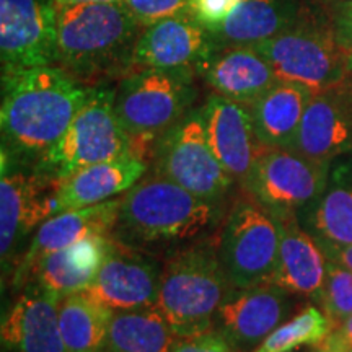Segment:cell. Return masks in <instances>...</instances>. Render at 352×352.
I'll list each match as a JSON object with an SVG mask.
<instances>
[{"label": "cell", "mask_w": 352, "mask_h": 352, "mask_svg": "<svg viewBox=\"0 0 352 352\" xmlns=\"http://www.w3.org/2000/svg\"><path fill=\"white\" fill-rule=\"evenodd\" d=\"M212 34L192 16H178L145 26L131 56L138 69L195 70L217 50Z\"/></svg>", "instance_id": "obj_15"}, {"label": "cell", "mask_w": 352, "mask_h": 352, "mask_svg": "<svg viewBox=\"0 0 352 352\" xmlns=\"http://www.w3.org/2000/svg\"><path fill=\"white\" fill-rule=\"evenodd\" d=\"M134 153L140 155L114 109V90L95 87L90 100L76 114L59 142L39 158L38 166L43 175L63 182L85 166Z\"/></svg>", "instance_id": "obj_6"}, {"label": "cell", "mask_w": 352, "mask_h": 352, "mask_svg": "<svg viewBox=\"0 0 352 352\" xmlns=\"http://www.w3.org/2000/svg\"><path fill=\"white\" fill-rule=\"evenodd\" d=\"M272 215L279 228V253L271 283L292 296L316 300L327 277V254L318 240L302 230L294 212Z\"/></svg>", "instance_id": "obj_20"}, {"label": "cell", "mask_w": 352, "mask_h": 352, "mask_svg": "<svg viewBox=\"0 0 352 352\" xmlns=\"http://www.w3.org/2000/svg\"><path fill=\"white\" fill-rule=\"evenodd\" d=\"M316 352H327V351H323V349H318Z\"/></svg>", "instance_id": "obj_41"}, {"label": "cell", "mask_w": 352, "mask_h": 352, "mask_svg": "<svg viewBox=\"0 0 352 352\" xmlns=\"http://www.w3.org/2000/svg\"><path fill=\"white\" fill-rule=\"evenodd\" d=\"M328 168L290 148L259 145L243 186L271 212H294L323 195Z\"/></svg>", "instance_id": "obj_10"}, {"label": "cell", "mask_w": 352, "mask_h": 352, "mask_svg": "<svg viewBox=\"0 0 352 352\" xmlns=\"http://www.w3.org/2000/svg\"><path fill=\"white\" fill-rule=\"evenodd\" d=\"M122 6L142 26L178 16H191L192 0H122Z\"/></svg>", "instance_id": "obj_31"}, {"label": "cell", "mask_w": 352, "mask_h": 352, "mask_svg": "<svg viewBox=\"0 0 352 352\" xmlns=\"http://www.w3.org/2000/svg\"><path fill=\"white\" fill-rule=\"evenodd\" d=\"M292 294L267 283L232 289L215 316V331L236 352H253L292 311Z\"/></svg>", "instance_id": "obj_13"}, {"label": "cell", "mask_w": 352, "mask_h": 352, "mask_svg": "<svg viewBox=\"0 0 352 352\" xmlns=\"http://www.w3.org/2000/svg\"><path fill=\"white\" fill-rule=\"evenodd\" d=\"M318 347H320V349L327 351V352H352V347H349V346L328 344V342H321Z\"/></svg>", "instance_id": "obj_39"}, {"label": "cell", "mask_w": 352, "mask_h": 352, "mask_svg": "<svg viewBox=\"0 0 352 352\" xmlns=\"http://www.w3.org/2000/svg\"><path fill=\"white\" fill-rule=\"evenodd\" d=\"M314 15L303 0H240L210 34L219 46H256Z\"/></svg>", "instance_id": "obj_23"}, {"label": "cell", "mask_w": 352, "mask_h": 352, "mask_svg": "<svg viewBox=\"0 0 352 352\" xmlns=\"http://www.w3.org/2000/svg\"><path fill=\"white\" fill-rule=\"evenodd\" d=\"M145 170L147 160L138 153L85 166L63 182H57L52 196V212L56 215L111 201L129 191L142 178Z\"/></svg>", "instance_id": "obj_22"}, {"label": "cell", "mask_w": 352, "mask_h": 352, "mask_svg": "<svg viewBox=\"0 0 352 352\" xmlns=\"http://www.w3.org/2000/svg\"><path fill=\"white\" fill-rule=\"evenodd\" d=\"M214 202L162 176H148L121 196L109 236L140 252L188 246L212 226Z\"/></svg>", "instance_id": "obj_2"}, {"label": "cell", "mask_w": 352, "mask_h": 352, "mask_svg": "<svg viewBox=\"0 0 352 352\" xmlns=\"http://www.w3.org/2000/svg\"><path fill=\"white\" fill-rule=\"evenodd\" d=\"M316 240L320 241L321 248H323L328 259H331V261L341 264L346 270L352 271V245H338L321 239Z\"/></svg>", "instance_id": "obj_35"}, {"label": "cell", "mask_w": 352, "mask_h": 352, "mask_svg": "<svg viewBox=\"0 0 352 352\" xmlns=\"http://www.w3.org/2000/svg\"><path fill=\"white\" fill-rule=\"evenodd\" d=\"M290 151L320 165L352 151V101L341 85L315 91Z\"/></svg>", "instance_id": "obj_16"}, {"label": "cell", "mask_w": 352, "mask_h": 352, "mask_svg": "<svg viewBox=\"0 0 352 352\" xmlns=\"http://www.w3.org/2000/svg\"><path fill=\"white\" fill-rule=\"evenodd\" d=\"M279 228L272 212L252 196L228 210L219 235L217 254L233 289L267 284L276 271Z\"/></svg>", "instance_id": "obj_8"}, {"label": "cell", "mask_w": 352, "mask_h": 352, "mask_svg": "<svg viewBox=\"0 0 352 352\" xmlns=\"http://www.w3.org/2000/svg\"><path fill=\"white\" fill-rule=\"evenodd\" d=\"M323 342L352 347V315L342 321L341 324H338L336 328H333V331L329 333V336Z\"/></svg>", "instance_id": "obj_36"}, {"label": "cell", "mask_w": 352, "mask_h": 352, "mask_svg": "<svg viewBox=\"0 0 352 352\" xmlns=\"http://www.w3.org/2000/svg\"><path fill=\"white\" fill-rule=\"evenodd\" d=\"M94 91L57 65L2 72V151L39 160Z\"/></svg>", "instance_id": "obj_1"}, {"label": "cell", "mask_w": 352, "mask_h": 352, "mask_svg": "<svg viewBox=\"0 0 352 352\" xmlns=\"http://www.w3.org/2000/svg\"><path fill=\"white\" fill-rule=\"evenodd\" d=\"M111 236L91 235L77 243L50 253L32 270L34 284L54 292L60 298L83 292L94 283L101 263L107 256Z\"/></svg>", "instance_id": "obj_24"}, {"label": "cell", "mask_w": 352, "mask_h": 352, "mask_svg": "<svg viewBox=\"0 0 352 352\" xmlns=\"http://www.w3.org/2000/svg\"><path fill=\"white\" fill-rule=\"evenodd\" d=\"M2 72L56 65L52 0H0Z\"/></svg>", "instance_id": "obj_11"}, {"label": "cell", "mask_w": 352, "mask_h": 352, "mask_svg": "<svg viewBox=\"0 0 352 352\" xmlns=\"http://www.w3.org/2000/svg\"><path fill=\"white\" fill-rule=\"evenodd\" d=\"M316 300L333 323V328L352 315V271L328 259L327 277Z\"/></svg>", "instance_id": "obj_30"}, {"label": "cell", "mask_w": 352, "mask_h": 352, "mask_svg": "<svg viewBox=\"0 0 352 352\" xmlns=\"http://www.w3.org/2000/svg\"><path fill=\"white\" fill-rule=\"evenodd\" d=\"M328 3H334V2H346V0H327Z\"/></svg>", "instance_id": "obj_40"}, {"label": "cell", "mask_w": 352, "mask_h": 352, "mask_svg": "<svg viewBox=\"0 0 352 352\" xmlns=\"http://www.w3.org/2000/svg\"><path fill=\"white\" fill-rule=\"evenodd\" d=\"M152 157L155 175L204 199H219L235 183L210 147L201 109L189 111L162 134Z\"/></svg>", "instance_id": "obj_9"}, {"label": "cell", "mask_w": 352, "mask_h": 352, "mask_svg": "<svg viewBox=\"0 0 352 352\" xmlns=\"http://www.w3.org/2000/svg\"><path fill=\"white\" fill-rule=\"evenodd\" d=\"M121 197L77 210H65L44 220L34 232L32 243L16 267V280L23 283L32 274L38 259L59 252L91 235H111L120 212Z\"/></svg>", "instance_id": "obj_21"}, {"label": "cell", "mask_w": 352, "mask_h": 352, "mask_svg": "<svg viewBox=\"0 0 352 352\" xmlns=\"http://www.w3.org/2000/svg\"><path fill=\"white\" fill-rule=\"evenodd\" d=\"M57 182L50 176L25 173L12 168L2 155V179H0V254L2 263L12 258L16 245L38 228L44 220L54 215L52 196Z\"/></svg>", "instance_id": "obj_14"}, {"label": "cell", "mask_w": 352, "mask_h": 352, "mask_svg": "<svg viewBox=\"0 0 352 352\" xmlns=\"http://www.w3.org/2000/svg\"><path fill=\"white\" fill-rule=\"evenodd\" d=\"M342 87L346 88L347 95H349V98L352 101V56L351 54L347 57V70H346L344 82H342Z\"/></svg>", "instance_id": "obj_38"}, {"label": "cell", "mask_w": 352, "mask_h": 352, "mask_svg": "<svg viewBox=\"0 0 352 352\" xmlns=\"http://www.w3.org/2000/svg\"><path fill=\"white\" fill-rule=\"evenodd\" d=\"M56 6H77V3H121L122 0H52Z\"/></svg>", "instance_id": "obj_37"}, {"label": "cell", "mask_w": 352, "mask_h": 352, "mask_svg": "<svg viewBox=\"0 0 352 352\" xmlns=\"http://www.w3.org/2000/svg\"><path fill=\"white\" fill-rule=\"evenodd\" d=\"M240 0H192L191 16L210 33L235 10Z\"/></svg>", "instance_id": "obj_32"}, {"label": "cell", "mask_w": 352, "mask_h": 352, "mask_svg": "<svg viewBox=\"0 0 352 352\" xmlns=\"http://www.w3.org/2000/svg\"><path fill=\"white\" fill-rule=\"evenodd\" d=\"M111 315L83 292L60 298L59 324L67 352H103Z\"/></svg>", "instance_id": "obj_27"}, {"label": "cell", "mask_w": 352, "mask_h": 352, "mask_svg": "<svg viewBox=\"0 0 352 352\" xmlns=\"http://www.w3.org/2000/svg\"><path fill=\"white\" fill-rule=\"evenodd\" d=\"M314 94L300 83L279 80L250 104L258 142L264 147L290 148Z\"/></svg>", "instance_id": "obj_25"}, {"label": "cell", "mask_w": 352, "mask_h": 352, "mask_svg": "<svg viewBox=\"0 0 352 352\" xmlns=\"http://www.w3.org/2000/svg\"><path fill=\"white\" fill-rule=\"evenodd\" d=\"M328 20L336 41L352 56V0L329 3Z\"/></svg>", "instance_id": "obj_33"}, {"label": "cell", "mask_w": 352, "mask_h": 352, "mask_svg": "<svg viewBox=\"0 0 352 352\" xmlns=\"http://www.w3.org/2000/svg\"><path fill=\"white\" fill-rule=\"evenodd\" d=\"M178 340L157 305L113 311L103 352H171Z\"/></svg>", "instance_id": "obj_26"}, {"label": "cell", "mask_w": 352, "mask_h": 352, "mask_svg": "<svg viewBox=\"0 0 352 352\" xmlns=\"http://www.w3.org/2000/svg\"><path fill=\"white\" fill-rule=\"evenodd\" d=\"M171 352H236L219 331L179 338Z\"/></svg>", "instance_id": "obj_34"}, {"label": "cell", "mask_w": 352, "mask_h": 352, "mask_svg": "<svg viewBox=\"0 0 352 352\" xmlns=\"http://www.w3.org/2000/svg\"><path fill=\"white\" fill-rule=\"evenodd\" d=\"M59 300L39 287L25 290L2 320L0 338L10 352H67L60 334Z\"/></svg>", "instance_id": "obj_18"}, {"label": "cell", "mask_w": 352, "mask_h": 352, "mask_svg": "<svg viewBox=\"0 0 352 352\" xmlns=\"http://www.w3.org/2000/svg\"><path fill=\"white\" fill-rule=\"evenodd\" d=\"M318 239L352 245V186H334L321 196L314 212Z\"/></svg>", "instance_id": "obj_29"}, {"label": "cell", "mask_w": 352, "mask_h": 352, "mask_svg": "<svg viewBox=\"0 0 352 352\" xmlns=\"http://www.w3.org/2000/svg\"><path fill=\"white\" fill-rule=\"evenodd\" d=\"M144 28L122 3L56 6V65L76 78L131 65Z\"/></svg>", "instance_id": "obj_3"}, {"label": "cell", "mask_w": 352, "mask_h": 352, "mask_svg": "<svg viewBox=\"0 0 352 352\" xmlns=\"http://www.w3.org/2000/svg\"><path fill=\"white\" fill-rule=\"evenodd\" d=\"M214 94L236 103H254L279 82L272 65L253 46H219L197 67Z\"/></svg>", "instance_id": "obj_19"}, {"label": "cell", "mask_w": 352, "mask_h": 352, "mask_svg": "<svg viewBox=\"0 0 352 352\" xmlns=\"http://www.w3.org/2000/svg\"><path fill=\"white\" fill-rule=\"evenodd\" d=\"M160 276L155 259L111 239L94 283L83 294L111 311L155 307Z\"/></svg>", "instance_id": "obj_12"}, {"label": "cell", "mask_w": 352, "mask_h": 352, "mask_svg": "<svg viewBox=\"0 0 352 352\" xmlns=\"http://www.w3.org/2000/svg\"><path fill=\"white\" fill-rule=\"evenodd\" d=\"M232 289L217 246L188 245L162 266L157 307L176 336H197L214 331L219 308Z\"/></svg>", "instance_id": "obj_4"}, {"label": "cell", "mask_w": 352, "mask_h": 352, "mask_svg": "<svg viewBox=\"0 0 352 352\" xmlns=\"http://www.w3.org/2000/svg\"><path fill=\"white\" fill-rule=\"evenodd\" d=\"M253 47L266 57L279 80L300 83L314 91L344 82L349 54L334 38L328 19L314 15Z\"/></svg>", "instance_id": "obj_7"}, {"label": "cell", "mask_w": 352, "mask_h": 352, "mask_svg": "<svg viewBox=\"0 0 352 352\" xmlns=\"http://www.w3.org/2000/svg\"><path fill=\"white\" fill-rule=\"evenodd\" d=\"M201 116L215 157L235 182L243 184L261 145L248 107L212 94L201 108Z\"/></svg>", "instance_id": "obj_17"}, {"label": "cell", "mask_w": 352, "mask_h": 352, "mask_svg": "<svg viewBox=\"0 0 352 352\" xmlns=\"http://www.w3.org/2000/svg\"><path fill=\"white\" fill-rule=\"evenodd\" d=\"M195 76V70L138 69L114 88V109L140 155L145 157V144L157 142L189 113Z\"/></svg>", "instance_id": "obj_5"}, {"label": "cell", "mask_w": 352, "mask_h": 352, "mask_svg": "<svg viewBox=\"0 0 352 352\" xmlns=\"http://www.w3.org/2000/svg\"><path fill=\"white\" fill-rule=\"evenodd\" d=\"M331 331L333 323L324 311L308 307L277 327L253 352H292L302 346H320Z\"/></svg>", "instance_id": "obj_28"}]
</instances>
